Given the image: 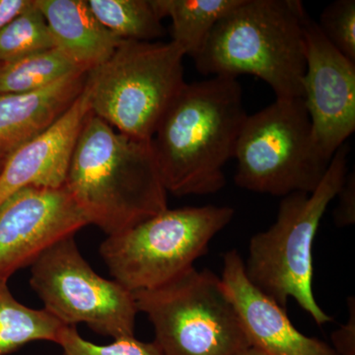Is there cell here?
Wrapping results in <instances>:
<instances>
[{
  "label": "cell",
  "mask_w": 355,
  "mask_h": 355,
  "mask_svg": "<svg viewBox=\"0 0 355 355\" xmlns=\"http://www.w3.org/2000/svg\"><path fill=\"white\" fill-rule=\"evenodd\" d=\"M238 78L214 76L187 83L151 139L159 173L177 197L214 195L235 157L248 114Z\"/></svg>",
  "instance_id": "1"
},
{
  "label": "cell",
  "mask_w": 355,
  "mask_h": 355,
  "mask_svg": "<svg viewBox=\"0 0 355 355\" xmlns=\"http://www.w3.org/2000/svg\"><path fill=\"white\" fill-rule=\"evenodd\" d=\"M65 188L89 224L119 234L168 209L151 141L132 139L89 114Z\"/></svg>",
  "instance_id": "2"
},
{
  "label": "cell",
  "mask_w": 355,
  "mask_h": 355,
  "mask_svg": "<svg viewBox=\"0 0 355 355\" xmlns=\"http://www.w3.org/2000/svg\"><path fill=\"white\" fill-rule=\"evenodd\" d=\"M307 17L299 0H241L214 26L196 67L211 77H259L277 99L302 98Z\"/></svg>",
  "instance_id": "3"
},
{
  "label": "cell",
  "mask_w": 355,
  "mask_h": 355,
  "mask_svg": "<svg viewBox=\"0 0 355 355\" xmlns=\"http://www.w3.org/2000/svg\"><path fill=\"white\" fill-rule=\"evenodd\" d=\"M349 153L345 144L336 151L313 193L282 198L275 223L251 238L244 261L245 275L254 286L284 310L294 299L318 326L333 319L313 292V244L324 212L345 184Z\"/></svg>",
  "instance_id": "4"
},
{
  "label": "cell",
  "mask_w": 355,
  "mask_h": 355,
  "mask_svg": "<svg viewBox=\"0 0 355 355\" xmlns=\"http://www.w3.org/2000/svg\"><path fill=\"white\" fill-rule=\"evenodd\" d=\"M184 51L170 41H123L88 72L91 111L116 132L151 141L187 83Z\"/></svg>",
  "instance_id": "5"
},
{
  "label": "cell",
  "mask_w": 355,
  "mask_h": 355,
  "mask_svg": "<svg viewBox=\"0 0 355 355\" xmlns=\"http://www.w3.org/2000/svg\"><path fill=\"white\" fill-rule=\"evenodd\" d=\"M234 214L232 207L216 205L167 209L107 236L100 254L113 279L128 291L155 288L193 268Z\"/></svg>",
  "instance_id": "6"
},
{
  "label": "cell",
  "mask_w": 355,
  "mask_h": 355,
  "mask_svg": "<svg viewBox=\"0 0 355 355\" xmlns=\"http://www.w3.org/2000/svg\"><path fill=\"white\" fill-rule=\"evenodd\" d=\"M240 188L273 197L316 190L331 160L318 148L302 98L248 114L236 146Z\"/></svg>",
  "instance_id": "7"
},
{
  "label": "cell",
  "mask_w": 355,
  "mask_h": 355,
  "mask_svg": "<svg viewBox=\"0 0 355 355\" xmlns=\"http://www.w3.org/2000/svg\"><path fill=\"white\" fill-rule=\"evenodd\" d=\"M163 355H235L250 347L220 277L195 266L155 288L132 292Z\"/></svg>",
  "instance_id": "8"
},
{
  "label": "cell",
  "mask_w": 355,
  "mask_h": 355,
  "mask_svg": "<svg viewBox=\"0 0 355 355\" xmlns=\"http://www.w3.org/2000/svg\"><path fill=\"white\" fill-rule=\"evenodd\" d=\"M30 284L44 309L65 326L87 324L114 340L135 336L139 312L132 291L98 275L69 236L49 248L31 266Z\"/></svg>",
  "instance_id": "9"
},
{
  "label": "cell",
  "mask_w": 355,
  "mask_h": 355,
  "mask_svg": "<svg viewBox=\"0 0 355 355\" xmlns=\"http://www.w3.org/2000/svg\"><path fill=\"white\" fill-rule=\"evenodd\" d=\"M87 225L65 186L14 193L0 207V280L31 266L49 248Z\"/></svg>",
  "instance_id": "10"
},
{
  "label": "cell",
  "mask_w": 355,
  "mask_h": 355,
  "mask_svg": "<svg viewBox=\"0 0 355 355\" xmlns=\"http://www.w3.org/2000/svg\"><path fill=\"white\" fill-rule=\"evenodd\" d=\"M303 101L318 148L331 160L355 130V62L345 57L309 15L304 24Z\"/></svg>",
  "instance_id": "11"
},
{
  "label": "cell",
  "mask_w": 355,
  "mask_h": 355,
  "mask_svg": "<svg viewBox=\"0 0 355 355\" xmlns=\"http://www.w3.org/2000/svg\"><path fill=\"white\" fill-rule=\"evenodd\" d=\"M91 113L87 80L83 93L43 132L9 154L0 171V207L20 190L64 187L84 123Z\"/></svg>",
  "instance_id": "12"
},
{
  "label": "cell",
  "mask_w": 355,
  "mask_h": 355,
  "mask_svg": "<svg viewBox=\"0 0 355 355\" xmlns=\"http://www.w3.org/2000/svg\"><path fill=\"white\" fill-rule=\"evenodd\" d=\"M222 284L232 301L250 347L266 355H338L316 338L303 335L272 299L250 282L236 250L223 256Z\"/></svg>",
  "instance_id": "13"
},
{
  "label": "cell",
  "mask_w": 355,
  "mask_h": 355,
  "mask_svg": "<svg viewBox=\"0 0 355 355\" xmlns=\"http://www.w3.org/2000/svg\"><path fill=\"white\" fill-rule=\"evenodd\" d=\"M87 77L77 72L36 92L0 93V151L13 153L53 125L83 93Z\"/></svg>",
  "instance_id": "14"
},
{
  "label": "cell",
  "mask_w": 355,
  "mask_h": 355,
  "mask_svg": "<svg viewBox=\"0 0 355 355\" xmlns=\"http://www.w3.org/2000/svg\"><path fill=\"white\" fill-rule=\"evenodd\" d=\"M55 48L84 72L105 64L123 42L96 18L87 0H35Z\"/></svg>",
  "instance_id": "15"
},
{
  "label": "cell",
  "mask_w": 355,
  "mask_h": 355,
  "mask_svg": "<svg viewBox=\"0 0 355 355\" xmlns=\"http://www.w3.org/2000/svg\"><path fill=\"white\" fill-rule=\"evenodd\" d=\"M241 0H153L162 19L172 21V42L196 57L219 20Z\"/></svg>",
  "instance_id": "16"
},
{
  "label": "cell",
  "mask_w": 355,
  "mask_h": 355,
  "mask_svg": "<svg viewBox=\"0 0 355 355\" xmlns=\"http://www.w3.org/2000/svg\"><path fill=\"white\" fill-rule=\"evenodd\" d=\"M65 327L48 311L32 309L16 300L8 280H0V355L37 340L58 345Z\"/></svg>",
  "instance_id": "17"
},
{
  "label": "cell",
  "mask_w": 355,
  "mask_h": 355,
  "mask_svg": "<svg viewBox=\"0 0 355 355\" xmlns=\"http://www.w3.org/2000/svg\"><path fill=\"white\" fill-rule=\"evenodd\" d=\"M77 72L84 71L58 49L38 51L0 65V93L36 92Z\"/></svg>",
  "instance_id": "18"
},
{
  "label": "cell",
  "mask_w": 355,
  "mask_h": 355,
  "mask_svg": "<svg viewBox=\"0 0 355 355\" xmlns=\"http://www.w3.org/2000/svg\"><path fill=\"white\" fill-rule=\"evenodd\" d=\"M100 23L123 41L154 42L164 35L153 0H87Z\"/></svg>",
  "instance_id": "19"
},
{
  "label": "cell",
  "mask_w": 355,
  "mask_h": 355,
  "mask_svg": "<svg viewBox=\"0 0 355 355\" xmlns=\"http://www.w3.org/2000/svg\"><path fill=\"white\" fill-rule=\"evenodd\" d=\"M55 48L43 14L34 4L0 31V65Z\"/></svg>",
  "instance_id": "20"
},
{
  "label": "cell",
  "mask_w": 355,
  "mask_h": 355,
  "mask_svg": "<svg viewBox=\"0 0 355 355\" xmlns=\"http://www.w3.org/2000/svg\"><path fill=\"white\" fill-rule=\"evenodd\" d=\"M324 38L355 62V1L336 0L324 7L317 22Z\"/></svg>",
  "instance_id": "21"
},
{
  "label": "cell",
  "mask_w": 355,
  "mask_h": 355,
  "mask_svg": "<svg viewBox=\"0 0 355 355\" xmlns=\"http://www.w3.org/2000/svg\"><path fill=\"white\" fill-rule=\"evenodd\" d=\"M58 345L62 355H163L155 343L140 342L135 336L116 338L110 345H95L84 340L76 326L65 327Z\"/></svg>",
  "instance_id": "22"
},
{
  "label": "cell",
  "mask_w": 355,
  "mask_h": 355,
  "mask_svg": "<svg viewBox=\"0 0 355 355\" xmlns=\"http://www.w3.org/2000/svg\"><path fill=\"white\" fill-rule=\"evenodd\" d=\"M338 205L334 212V219L338 227L352 225L355 221V178L350 173L345 178V184L338 191Z\"/></svg>",
  "instance_id": "23"
},
{
  "label": "cell",
  "mask_w": 355,
  "mask_h": 355,
  "mask_svg": "<svg viewBox=\"0 0 355 355\" xmlns=\"http://www.w3.org/2000/svg\"><path fill=\"white\" fill-rule=\"evenodd\" d=\"M349 317L347 324L331 334L333 349L338 355H355V299L349 298Z\"/></svg>",
  "instance_id": "24"
},
{
  "label": "cell",
  "mask_w": 355,
  "mask_h": 355,
  "mask_svg": "<svg viewBox=\"0 0 355 355\" xmlns=\"http://www.w3.org/2000/svg\"><path fill=\"white\" fill-rule=\"evenodd\" d=\"M34 4V0H0V31Z\"/></svg>",
  "instance_id": "25"
},
{
  "label": "cell",
  "mask_w": 355,
  "mask_h": 355,
  "mask_svg": "<svg viewBox=\"0 0 355 355\" xmlns=\"http://www.w3.org/2000/svg\"><path fill=\"white\" fill-rule=\"evenodd\" d=\"M235 355H266L263 354V352H261L260 350L254 349V347H249L247 349L241 350V352H238Z\"/></svg>",
  "instance_id": "26"
},
{
  "label": "cell",
  "mask_w": 355,
  "mask_h": 355,
  "mask_svg": "<svg viewBox=\"0 0 355 355\" xmlns=\"http://www.w3.org/2000/svg\"><path fill=\"white\" fill-rule=\"evenodd\" d=\"M9 154L4 153V151H0V171H1L2 167H3L4 163H6L7 157H8Z\"/></svg>",
  "instance_id": "27"
}]
</instances>
